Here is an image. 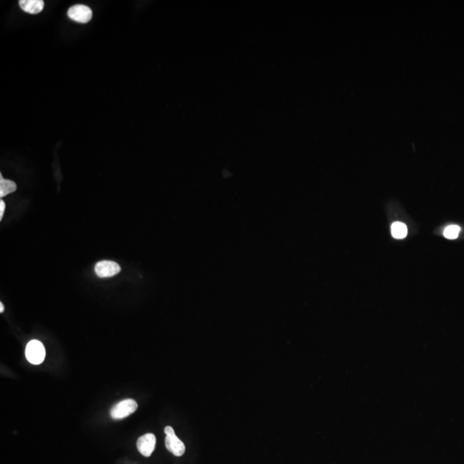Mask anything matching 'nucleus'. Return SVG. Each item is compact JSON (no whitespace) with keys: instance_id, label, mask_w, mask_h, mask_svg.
Masks as SVG:
<instances>
[{"instance_id":"1","label":"nucleus","mask_w":464,"mask_h":464,"mask_svg":"<svg viewBox=\"0 0 464 464\" xmlns=\"http://www.w3.org/2000/svg\"><path fill=\"white\" fill-rule=\"evenodd\" d=\"M25 355L29 362L33 365H40L45 360L46 350L40 341L33 340L28 343Z\"/></svg>"},{"instance_id":"2","label":"nucleus","mask_w":464,"mask_h":464,"mask_svg":"<svg viewBox=\"0 0 464 464\" xmlns=\"http://www.w3.org/2000/svg\"><path fill=\"white\" fill-rule=\"evenodd\" d=\"M137 408L138 403L135 400L126 399L114 406L110 411V415L115 419H121L131 415L137 410Z\"/></svg>"},{"instance_id":"3","label":"nucleus","mask_w":464,"mask_h":464,"mask_svg":"<svg viewBox=\"0 0 464 464\" xmlns=\"http://www.w3.org/2000/svg\"><path fill=\"white\" fill-rule=\"evenodd\" d=\"M166 434L165 446L168 451L174 454V456H182L185 453V446L182 440L179 439L171 427H166L164 429Z\"/></svg>"},{"instance_id":"4","label":"nucleus","mask_w":464,"mask_h":464,"mask_svg":"<svg viewBox=\"0 0 464 464\" xmlns=\"http://www.w3.org/2000/svg\"><path fill=\"white\" fill-rule=\"evenodd\" d=\"M68 16L73 21L79 24H87L92 18V9L84 5H75L68 10Z\"/></svg>"},{"instance_id":"5","label":"nucleus","mask_w":464,"mask_h":464,"mask_svg":"<svg viewBox=\"0 0 464 464\" xmlns=\"http://www.w3.org/2000/svg\"><path fill=\"white\" fill-rule=\"evenodd\" d=\"M121 266L118 263L112 260H102L97 263L95 272L100 278H110L115 276L121 272Z\"/></svg>"},{"instance_id":"6","label":"nucleus","mask_w":464,"mask_h":464,"mask_svg":"<svg viewBox=\"0 0 464 464\" xmlns=\"http://www.w3.org/2000/svg\"><path fill=\"white\" fill-rule=\"evenodd\" d=\"M157 439L152 433H146L139 437L137 441L138 451L144 456H150L156 447Z\"/></svg>"},{"instance_id":"7","label":"nucleus","mask_w":464,"mask_h":464,"mask_svg":"<svg viewBox=\"0 0 464 464\" xmlns=\"http://www.w3.org/2000/svg\"><path fill=\"white\" fill-rule=\"evenodd\" d=\"M19 6L23 11L30 14H38L44 8L42 0H20Z\"/></svg>"},{"instance_id":"8","label":"nucleus","mask_w":464,"mask_h":464,"mask_svg":"<svg viewBox=\"0 0 464 464\" xmlns=\"http://www.w3.org/2000/svg\"><path fill=\"white\" fill-rule=\"evenodd\" d=\"M16 190V183L12 181L4 179L3 175L0 174V197L3 198L10 193H14Z\"/></svg>"},{"instance_id":"9","label":"nucleus","mask_w":464,"mask_h":464,"mask_svg":"<svg viewBox=\"0 0 464 464\" xmlns=\"http://www.w3.org/2000/svg\"><path fill=\"white\" fill-rule=\"evenodd\" d=\"M392 236L394 238L403 239L405 238L408 235V228L406 225L401 222H395L391 226Z\"/></svg>"},{"instance_id":"10","label":"nucleus","mask_w":464,"mask_h":464,"mask_svg":"<svg viewBox=\"0 0 464 464\" xmlns=\"http://www.w3.org/2000/svg\"><path fill=\"white\" fill-rule=\"evenodd\" d=\"M460 231H461V228L458 226L452 225V226L446 227V230L444 231V235H445L446 238L456 239L459 236Z\"/></svg>"},{"instance_id":"11","label":"nucleus","mask_w":464,"mask_h":464,"mask_svg":"<svg viewBox=\"0 0 464 464\" xmlns=\"http://www.w3.org/2000/svg\"><path fill=\"white\" fill-rule=\"evenodd\" d=\"M5 210H6V203L1 200L0 201V220H2V218H3Z\"/></svg>"},{"instance_id":"12","label":"nucleus","mask_w":464,"mask_h":464,"mask_svg":"<svg viewBox=\"0 0 464 464\" xmlns=\"http://www.w3.org/2000/svg\"><path fill=\"white\" fill-rule=\"evenodd\" d=\"M4 311H5V306H4L3 303H0V312L3 313Z\"/></svg>"}]
</instances>
